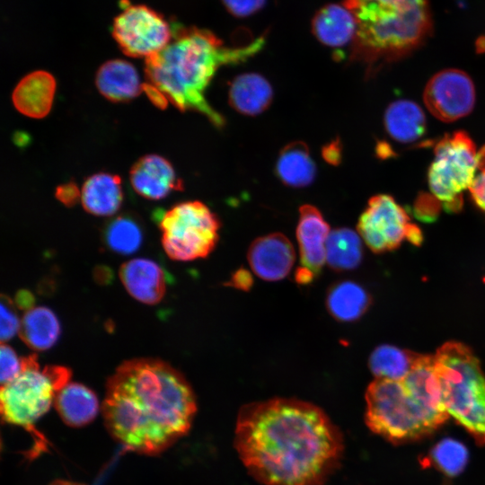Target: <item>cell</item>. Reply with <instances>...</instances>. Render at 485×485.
Returning <instances> with one entry per match:
<instances>
[{
  "mask_svg": "<svg viewBox=\"0 0 485 485\" xmlns=\"http://www.w3.org/2000/svg\"><path fill=\"white\" fill-rule=\"evenodd\" d=\"M56 91L54 77L45 71H35L16 85L13 93L15 108L27 117L40 119L50 110Z\"/></svg>",
  "mask_w": 485,
  "mask_h": 485,
  "instance_id": "obj_17",
  "label": "cell"
},
{
  "mask_svg": "<svg viewBox=\"0 0 485 485\" xmlns=\"http://www.w3.org/2000/svg\"><path fill=\"white\" fill-rule=\"evenodd\" d=\"M361 237L349 228L331 230L326 242V263L337 271L357 268L363 250Z\"/></svg>",
  "mask_w": 485,
  "mask_h": 485,
  "instance_id": "obj_27",
  "label": "cell"
},
{
  "mask_svg": "<svg viewBox=\"0 0 485 485\" xmlns=\"http://www.w3.org/2000/svg\"><path fill=\"white\" fill-rule=\"evenodd\" d=\"M313 31L322 44L340 48L354 40L357 21L354 13L344 4H328L322 8L313 21Z\"/></svg>",
  "mask_w": 485,
  "mask_h": 485,
  "instance_id": "obj_19",
  "label": "cell"
},
{
  "mask_svg": "<svg viewBox=\"0 0 485 485\" xmlns=\"http://www.w3.org/2000/svg\"><path fill=\"white\" fill-rule=\"evenodd\" d=\"M172 26L169 44L146 58L149 84L179 110L198 111L214 126L222 128L225 119L206 100L205 92L221 66L246 61L263 48L265 38L228 47L207 30L175 23Z\"/></svg>",
  "mask_w": 485,
  "mask_h": 485,
  "instance_id": "obj_3",
  "label": "cell"
},
{
  "mask_svg": "<svg viewBox=\"0 0 485 485\" xmlns=\"http://www.w3.org/2000/svg\"><path fill=\"white\" fill-rule=\"evenodd\" d=\"M330 226L319 209L312 205L299 208L296 238L300 252V266L295 272L299 284H308L318 275L326 262V242Z\"/></svg>",
  "mask_w": 485,
  "mask_h": 485,
  "instance_id": "obj_13",
  "label": "cell"
},
{
  "mask_svg": "<svg viewBox=\"0 0 485 485\" xmlns=\"http://www.w3.org/2000/svg\"><path fill=\"white\" fill-rule=\"evenodd\" d=\"M54 406L64 422L71 427L88 424L99 409L95 393L79 383H68L61 388L55 397Z\"/></svg>",
  "mask_w": 485,
  "mask_h": 485,
  "instance_id": "obj_22",
  "label": "cell"
},
{
  "mask_svg": "<svg viewBox=\"0 0 485 485\" xmlns=\"http://www.w3.org/2000/svg\"><path fill=\"white\" fill-rule=\"evenodd\" d=\"M234 444L247 471L263 485H322L344 450L341 432L321 408L287 398L242 406Z\"/></svg>",
  "mask_w": 485,
  "mask_h": 485,
  "instance_id": "obj_1",
  "label": "cell"
},
{
  "mask_svg": "<svg viewBox=\"0 0 485 485\" xmlns=\"http://www.w3.org/2000/svg\"><path fill=\"white\" fill-rule=\"evenodd\" d=\"M366 401L367 427L395 445L423 439L438 428L402 380L375 378L367 387Z\"/></svg>",
  "mask_w": 485,
  "mask_h": 485,
  "instance_id": "obj_6",
  "label": "cell"
},
{
  "mask_svg": "<svg viewBox=\"0 0 485 485\" xmlns=\"http://www.w3.org/2000/svg\"><path fill=\"white\" fill-rule=\"evenodd\" d=\"M143 241V233L137 222L129 217H118L105 231L107 246L116 253L129 255L136 252Z\"/></svg>",
  "mask_w": 485,
  "mask_h": 485,
  "instance_id": "obj_30",
  "label": "cell"
},
{
  "mask_svg": "<svg viewBox=\"0 0 485 485\" xmlns=\"http://www.w3.org/2000/svg\"><path fill=\"white\" fill-rule=\"evenodd\" d=\"M129 175L134 190L146 198L160 199L172 190L182 189V182L170 162L157 154L141 157L132 166Z\"/></svg>",
  "mask_w": 485,
  "mask_h": 485,
  "instance_id": "obj_15",
  "label": "cell"
},
{
  "mask_svg": "<svg viewBox=\"0 0 485 485\" xmlns=\"http://www.w3.org/2000/svg\"><path fill=\"white\" fill-rule=\"evenodd\" d=\"M273 99L269 82L256 73L242 74L231 82L228 100L231 107L247 116H256L265 111Z\"/></svg>",
  "mask_w": 485,
  "mask_h": 485,
  "instance_id": "obj_18",
  "label": "cell"
},
{
  "mask_svg": "<svg viewBox=\"0 0 485 485\" xmlns=\"http://www.w3.org/2000/svg\"><path fill=\"white\" fill-rule=\"evenodd\" d=\"M119 276L128 293L143 304H156L164 296L165 273L154 260L132 259L120 266Z\"/></svg>",
  "mask_w": 485,
  "mask_h": 485,
  "instance_id": "obj_16",
  "label": "cell"
},
{
  "mask_svg": "<svg viewBox=\"0 0 485 485\" xmlns=\"http://www.w3.org/2000/svg\"><path fill=\"white\" fill-rule=\"evenodd\" d=\"M1 385L13 379L22 370V358L19 357L12 347L1 342L0 346Z\"/></svg>",
  "mask_w": 485,
  "mask_h": 485,
  "instance_id": "obj_32",
  "label": "cell"
},
{
  "mask_svg": "<svg viewBox=\"0 0 485 485\" xmlns=\"http://www.w3.org/2000/svg\"><path fill=\"white\" fill-rule=\"evenodd\" d=\"M51 485H82V484L60 480V481H54Z\"/></svg>",
  "mask_w": 485,
  "mask_h": 485,
  "instance_id": "obj_39",
  "label": "cell"
},
{
  "mask_svg": "<svg viewBox=\"0 0 485 485\" xmlns=\"http://www.w3.org/2000/svg\"><path fill=\"white\" fill-rule=\"evenodd\" d=\"M162 244L167 256L177 261L206 258L218 241L220 223L200 201L175 205L159 217Z\"/></svg>",
  "mask_w": 485,
  "mask_h": 485,
  "instance_id": "obj_9",
  "label": "cell"
},
{
  "mask_svg": "<svg viewBox=\"0 0 485 485\" xmlns=\"http://www.w3.org/2000/svg\"><path fill=\"white\" fill-rule=\"evenodd\" d=\"M441 203L431 193H421L415 203L416 215L424 220L436 217Z\"/></svg>",
  "mask_w": 485,
  "mask_h": 485,
  "instance_id": "obj_33",
  "label": "cell"
},
{
  "mask_svg": "<svg viewBox=\"0 0 485 485\" xmlns=\"http://www.w3.org/2000/svg\"><path fill=\"white\" fill-rule=\"evenodd\" d=\"M369 296L366 291L353 281H342L330 289L326 305L330 313L337 320L352 322L366 311Z\"/></svg>",
  "mask_w": 485,
  "mask_h": 485,
  "instance_id": "obj_26",
  "label": "cell"
},
{
  "mask_svg": "<svg viewBox=\"0 0 485 485\" xmlns=\"http://www.w3.org/2000/svg\"><path fill=\"white\" fill-rule=\"evenodd\" d=\"M445 409L480 445H485V375L462 343L447 342L434 355Z\"/></svg>",
  "mask_w": 485,
  "mask_h": 485,
  "instance_id": "obj_5",
  "label": "cell"
},
{
  "mask_svg": "<svg viewBox=\"0 0 485 485\" xmlns=\"http://www.w3.org/2000/svg\"><path fill=\"white\" fill-rule=\"evenodd\" d=\"M357 231L361 239L375 252L397 248L407 240L419 244L422 235L410 222L404 208L390 195L372 197L358 219Z\"/></svg>",
  "mask_w": 485,
  "mask_h": 485,
  "instance_id": "obj_10",
  "label": "cell"
},
{
  "mask_svg": "<svg viewBox=\"0 0 485 485\" xmlns=\"http://www.w3.org/2000/svg\"><path fill=\"white\" fill-rule=\"evenodd\" d=\"M197 410L193 391L181 372L154 357L124 361L107 382L102 412L126 447L154 454L190 428Z\"/></svg>",
  "mask_w": 485,
  "mask_h": 485,
  "instance_id": "obj_2",
  "label": "cell"
},
{
  "mask_svg": "<svg viewBox=\"0 0 485 485\" xmlns=\"http://www.w3.org/2000/svg\"><path fill=\"white\" fill-rule=\"evenodd\" d=\"M323 158L330 163L337 164L340 161V146L339 141L330 143L322 149Z\"/></svg>",
  "mask_w": 485,
  "mask_h": 485,
  "instance_id": "obj_38",
  "label": "cell"
},
{
  "mask_svg": "<svg viewBox=\"0 0 485 485\" xmlns=\"http://www.w3.org/2000/svg\"><path fill=\"white\" fill-rule=\"evenodd\" d=\"M276 174L284 184L293 188L310 185L316 175V165L308 146L302 141L286 146L277 159Z\"/></svg>",
  "mask_w": 485,
  "mask_h": 485,
  "instance_id": "obj_24",
  "label": "cell"
},
{
  "mask_svg": "<svg viewBox=\"0 0 485 485\" xmlns=\"http://www.w3.org/2000/svg\"><path fill=\"white\" fill-rule=\"evenodd\" d=\"M22 358L21 372L1 385L0 409L4 421L29 428L54 403L57 392L69 383L71 371L61 366L40 369L35 354Z\"/></svg>",
  "mask_w": 485,
  "mask_h": 485,
  "instance_id": "obj_7",
  "label": "cell"
},
{
  "mask_svg": "<svg viewBox=\"0 0 485 485\" xmlns=\"http://www.w3.org/2000/svg\"><path fill=\"white\" fill-rule=\"evenodd\" d=\"M423 100L434 117L445 122L454 121L468 115L474 107L473 82L462 70L444 69L428 82Z\"/></svg>",
  "mask_w": 485,
  "mask_h": 485,
  "instance_id": "obj_12",
  "label": "cell"
},
{
  "mask_svg": "<svg viewBox=\"0 0 485 485\" xmlns=\"http://www.w3.org/2000/svg\"><path fill=\"white\" fill-rule=\"evenodd\" d=\"M418 356L394 346L382 345L371 354L369 367L376 378L402 380Z\"/></svg>",
  "mask_w": 485,
  "mask_h": 485,
  "instance_id": "obj_28",
  "label": "cell"
},
{
  "mask_svg": "<svg viewBox=\"0 0 485 485\" xmlns=\"http://www.w3.org/2000/svg\"><path fill=\"white\" fill-rule=\"evenodd\" d=\"M468 457V450L463 443L447 437L431 448L421 464L423 467L432 466L445 475L454 477L464 470Z\"/></svg>",
  "mask_w": 485,
  "mask_h": 485,
  "instance_id": "obj_29",
  "label": "cell"
},
{
  "mask_svg": "<svg viewBox=\"0 0 485 485\" xmlns=\"http://www.w3.org/2000/svg\"><path fill=\"white\" fill-rule=\"evenodd\" d=\"M100 93L112 101H126L137 97L143 85L136 68L128 61L110 60L96 74Z\"/></svg>",
  "mask_w": 485,
  "mask_h": 485,
  "instance_id": "obj_20",
  "label": "cell"
},
{
  "mask_svg": "<svg viewBox=\"0 0 485 485\" xmlns=\"http://www.w3.org/2000/svg\"><path fill=\"white\" fill-rule=\"evenodd\" d=\"M113 22L112 35L128 56L149 57L165 48L172 38V26L154 10L143 4H125Z\"/></svg>",
  "mask_w": 485,
  "mask_h": 485,
  "instance_id": "obj_11",
  "label": "cell"
},
{
  "mask_svg": "<svg viewBox=\"0 0 485 485\" xmlns=\"http://www.w3.org/2000/svg\"><path fill=\"white\" fill-rule=\"evenodd\" d=\"M81 196L78 188L74 183L61 185L57 190V198L66 206H73Z\"/></svg>",
  "mask_w": 485,
  "mask_h": 485,
  "instance_id": "obj_36",
  "label": "cell"
},
{
  "mask_svg": "<svg viewBox=\"0 0 485 485\" xmlns=\"http://www.w3.org/2000/svg\"><path fill=\"white\" fill-rule=\"evenodd\" d=\"M247 257L255 275L267 281H278L289 274L295 254L290 241L284 234L275 233L254 240Z\"/></svg>",
  "mask_w": 485,
  "mask_h": 485,
  "instance_id": "obj_14",
  "label": "cell"
},
{
  "mask_svg": "<svg viewBox=\"0 0 485 485\" xmlns=\"http://www.w3.org/2000/svg\"><path fill=\"white\" fill-rule=\"evenodd\" d=\"M230 13L235 16H248L260 9L265 0H223Z\"/></svg>",
  "mask_w": 485,
  "mask_h": 485,
  "instance_id": "obj_34",
  "label": "cell"
},
{
  "mask_svg": "<svg viewBox=\"0 0 485 485\" xmlns=\"http://www.w3.org/2000/svg\"><path fill=\"white\" fill-rule=\"evenodd\" d=\"M251 285V275L248 270L243 269H237L230 280V286L241 290H249Z\"/></svg>",
  "mask_w": 485,
  "mask_h": 485,
  "instance_id": "obj_37",
  "label": "cell"
},
{
  "mask_svg": "<svg viewBox=\"0 0 485 485\" xmlns=\"http://www.w3.org/2000/svg\"><path fill=\"white\" fill-rule=\"evenodd\" d=\"M357 31L351 57L367 75L422 46L432 31L429 0H345Z\"/></svg>",
  "mask_w": 485,
  "mask_h": 485,
  "instance_id": "obj_4",
  "label": "cell"
},
{
  "mask_svg": "<svg viewBox=\"0 0 485 485\" xmlns=\"http://www.w3.org/2000/svg\"><path fill=\"white\" fill-rule=\"evenodd\" d=\"M123 199L120 178L110 173H97L83 185L81 200L84 208L96 216H110L118 211Z\"/></svg>",
  "mask_w": 485,
  "mask_h": 485,
  "instance_id": "obj_23",
  "label": "cell"
},
{
  "mask_svg": "<svg viewBox=\"0 0 485 485\" xmlns=\"http://www.w3.org/2000/svg\"><path fill=\"white\" fill-rule=\"evenodd\" d=\"M479 171L469 190L475 205L485 212V167Z\"/></svg>",
  "mask_w": 485,
  "mask_h": 485,
  "instance_id": "obj_35",
  "label": "cell"
},
{
  "mask_svg": "<svg viewBox=\"0 0 485 485\" xmlns=\"http://www.w3.org/2000/svg\"><path fill=\"white\" fill-rule=\"evenodd\" d=\"M21 321L14 310L13 303L9 297L2 296L1 299V321L0 338L1 342H5L19 332Z\"/></svg>",
  "mask_w": 485,
  "mask_h": 485,
  "instance_id": "obj_31",
  "label": "cell"
},
{
  "mask_svg": "<svg viewBox=\"0 0 485 485\" xmlns=\"http://www.w3.org/2000/svg\"><path fill=\"white\" fill-rule=\"evenodd\" d=\"M387 134L402 144L414 143L425 135L427 122L422 109L410 100H398L386 109L384 117Z\"/></svg>",
  "mask_w": 485,
  "mask_h": 485,
  "instance_id": "obj_21",
  "label": "cell"
},
{
  "mask_svg": "<svg viewBox=\"0 0 485 485\" xmlns=\"http://www.w3.org/2000/svg\"><path fill=\"white\" fill-rule=\"evenodd\" d=\"M434 159L428 168L431 194L447 212L463 207V193L472 186L479 170V152L470 136L457 130L433 144Z\"/></svg>",
  "mask_w": 485,
  "mask_h": 485,
  "instance_id": "obj_8",
  "label": "cell"
},
{
  "mask_svg": "<svg viewBox=\"0 0 485 485\" xmlns=\"http://www.w3.org/2000/svg\"><path fill=\"white\" fill-rule=\"evenodd\" d=\"M18 334L31 349L46 350L57 342L60 334V324L49 308L31 307L24 313Z\"/></svg>",
  "mask_w": 485,
  "mask_h": 485,
  "instance_id": "obj_25",
  "label": "cell"
}]
</instances>
